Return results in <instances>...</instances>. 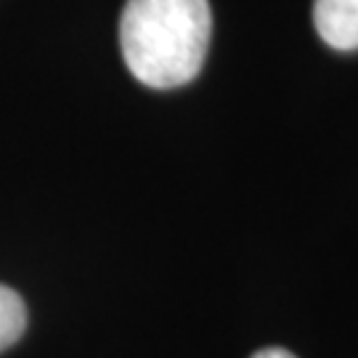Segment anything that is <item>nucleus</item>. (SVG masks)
Wrapping results in <instances>:
<instances>
[{"mask_svg": "<svg viewBox=\"0 0 358 358\" xmlns=\"http://www.w3.org/2000/svg\"><path fill=\"white\" fill-rule=\"evenodd\" d=\"M213 35L207 0H128L120 45L130 75L157 90L192 83L205 64Z\"/></svg>", "mask_w": 358, "mask_h": 358, "instance_id": "f257e3e1", "label": "nucleus"}, {"mask_svg": "<svg viewBox=\"0 0 358 358\" xmlns=\"http://www.w3.org/2000/svg\"><path fill=\"white\" fill-rule=\"evenodd\" d=\"M313 22L327 45L337 51L358 48V0H316Z\"/></svg>", "mask_w": 358, "mask_h": 358, "instance_id": "f03ea898", "label": "nucleus"}, {"mask_svg": "<svg viewBox=\"0 0 358 358\" xmlns=\"http://www.w3.org/2000/svg\"><path fill=\"white\" fill-rule=\"evenodd\" d=\"M27 329V306L11 287L0 284V350L11 348Z\"/></svg>", "mask_w": 358, "mask_h": 358, "instance_id": "7ed1b4c3", "label": "nucleus"}, {"mask_svg": "<svg viewBox=\"0 0 358 358\" xmlns=\"http://www.w3.org/2000/svg\"><path fill=\"white\" fill-rule=\"evenodd\" d=\"M252 358H297V356H292V353L284 350V348H263V350H257Z\"/></svg>", "mask_w": 358, "mask_h": 358, "instance_id": "20e7f679", "label": "nucleus"}]
</instances>
